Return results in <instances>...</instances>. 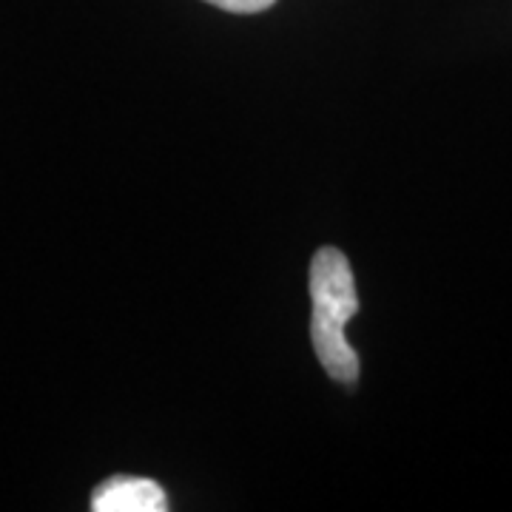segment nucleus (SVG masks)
Here are the masks:
<instances>
[{"mask_svg":"<svg viewBox=\"0 0 512 512\" xmlns=\"http://www.w3.org/2000/svg\"><path fill=\"white\" fill-rule=\"evenodd\" d=\"M311 339L313 350L330 379L342 384H356L359 356L348 345L345 328L359 311L356 282L348 256L336 248H319L311 262Z\"/></svg>","mask_w":512,"mask_h":512,"instance_id":"obj_1","label":"nucleus"},{"mask_svg":"<svg viewBox=\"0 0 512 512\" xmlns=\"http://www.w3.org/2000/svg\"><path fill=\"white\" fill-rule=\"evenodd\" d=\"M94 512H163L168 510L163 487L151 478L114 476L92 495Z\"/></svg>","mask_w":512,"mask_h":512,"instance_id":"obj_2","label":"nucleus"},{"mask_svg":"<svg viewBox=\"0 0 512 512\" xmlns=\"http://www.w3.org/2000/svg\"><path fill=\"white\" fill-rule=\"evenodd\" d=\"M211 6H220L225 12H234V15H256V12H265L271 9L276 0H205Z\"/></svg>","mask_w":512,"mask_h":512,"instance_id":"obj_3","label":"nucleus"}]
</instances>
